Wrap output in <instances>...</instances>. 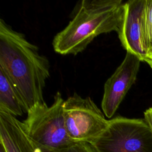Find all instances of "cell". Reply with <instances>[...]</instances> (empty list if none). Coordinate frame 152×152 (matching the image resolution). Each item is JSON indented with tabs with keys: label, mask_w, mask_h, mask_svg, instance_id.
<instances>
[{
	"label": "cell",
	"mask_w": 152,
	"mask_h": 152,
	"mask_svg": "<svg viewBox=\"0 0 152 152\" xmlns=\"http://www.w3.org/2000/svg\"><path fill=\"white\" fill-rule=\"evenodd\" d=\"M90 144L96 152H152V130L145 119L118 116Z\"/></svg>",
	"instance_id": "obj_4"
},
{
	"label": "cell",
	"mask_w": 152,
	"mask_h": 152,
	"mask_svg": "<svg viewBox=\"0 0 152 152\" xmlns=\"http://www.w3.org/2000/svg\"><path fill=\"white\" fill-rule=\"evenodd\" d=\"M0 109L14 116L27 113V108L17 90L6 74L0 69Z\"/></svg>",
	"instance_id": "obj_9"
},
{
	"label": "cell",
	"mask_w": 152,
	"mask_h": 152,
	"mask_svg": "<svg viewBox=\"0 0 152 152\" xmlns=\"http://www.w3.org/2000/svg\"><path fill=\"white\" fill-rule=\"evenodd\" d=\"M124 11L122 0H83L68 25L52 41L61 55H75L84 50L97 36L118 32Z\"/></svg>",
	"instance_id": "obj_2"
},
{
	"label": "cell",
	"mask_w": 152,
	"mask_h": 152,
	"mask_svg": "<svg viewBox=\"0 0 152 152\" xmlns=\"http://www.w3.org/2000/svg\"><path fill=\"white\" fill-rule=\"evenodd\" d=\"M41 147L44 152H96L92 145L87 142H75L61 149H49L42 146Z\"/></svg>",
	"instance_id": "obj_11"
},
{
	"label": "cell",
	"mask_w": 152,
	"mask_h": 152,
	"mask_svg": "<svg viewBox=\"0 0 152 152\" xmlns=\"http://www.w3.org/2000/svg\"><path fill=\"white\" fill-rule=\"evenodd\" d=\"M48 59L25 36L0 20V69L12 83L27 112L45 102L43 89L50 76Z\"/></svg>",
	"instance_id": "obj_1"
},
{
	"label": "cell",
	"mask_w": 152,
	"mask_h": 152,
	"mask_svg": "<svg viewBox=\"0 0 152 152\" xmlns=\"http://www.w3.org/2000/svg\"><path fill=\"white\" fill-rule=\"evenodd\" d=\"M64 115L68 137L74 142L91 143L107 128L109 120L92 99L74 93L65 100Z\"/></svg>",
	"instance_id": "obj_5"
},
{
	"label": "cell",
	"mask_w": 152,
	"mask_h": 152,
	"mask_svg": "<svg viewBox=\"0 0 152 152\" xmlns=\"http://www.w3.org/2000/svg\"><path fill=\"white\" fill-rule=\"evenodd\" d=\"M147 58H151L152 59V52L151 53H150L149 54H148Z\"/></svg>",
	"instance_id": "obj_15"
},
{
	"label": "cell",
	"mask_w": 152,
	"mask_h": 152,
	"mask_svg": "<svg viewBox=\"0 0 152 152\" xmlns=\"http://www.w3.org/2000/svg\"><path fill=\"white\" fill-rule=\"evenodd\" d=\"M141 61L138 56L126 52L121 65L105 82L101 107L107 118L113 117L135 83Z\"/></svg>",
	"instance_id": "obj_6"
},
{
	"label": "cell",
	"mask_w": 152,
	"mask_h": 152,
	"mask_svg": "<svg viewBox=\"0 0 152 152\" xmlns=\"http://www.w3.org/2000/svg\"><path fill=\"white\" fill-rule=\"evenodd\" d=\"M143 61L147 62L149 65V66L151 67V68L152 69V59L151 58H146L144 59V60Z\"/></svg>",
	"instance_id": "obj_13"
},
{
	"label": "cell",
	"mask_w": 152,
	"mask_h": 152,
	"mask_svg": "<svg viewBox=\"0 0 152 152\" xmlns=\"http://www.w3.org/2000/svg\"><path fill=\"white\" fill-rule=\"evenodd\" d=\"M0 142L7 152H44L26 132L23 122L0 109Z\"/></svg>",
	"instance_id": "obj_8"
},
{
	"label": "cell",
	"mask_w": 152,
	"mask_h": 152,
	"mask_svg": "<svg viewBox=\"0 0 152 152\" xmlns=\"http://www.w3.org/2000/svg\"><path fill=\"white\" fill-rule=\"evenodd\" d=\"M53 99L50 106L44 102L29 109L23 124L28 136L42 147L61 149L75 142L66 130L63 109L65 100L61 93L57 92Z\"/></svg>",
	"instance_id": "obj_3"
},
{
	"label": "cell",
	"mask_w": 152,
	"mask_h": 152,
	"mask_svg": "<svg viewBox=\"0 0 152 152\" xmlns=\"http://www.w3.org/2000/svg\"><path fill=\"white\" fill-rule=\"evenodd\" d=\"M144 119L152 130V107H150L144 112Z\"/></svg>",
	"instance_id": "obj_12"
},
{
	"label": "cell",
	"mask_w": 152,
	"mask_h": 152,
	"mask_svg": "<svg viewBox=\"0 0 152 152\" xmlns=\"http://www.w3.org/2000/svg\"><path fill=\"white\" fill-rule=\"evenodd\" d=\"M144 39L148 55L152 52V0H145L144 12Z\"/></svg>",
	"instance_id": "obj_10"
},
{
	"label": "cell",
	"mask_w": 152,
	"mask_h": 152,
	"mask_svg": "<svg viewBox=\"0 0 152 152\" xmlns=\"http://www.w3.org/2000/svg\"><path fill=\"white\" fill-rule=\"evenodd\" d=\"M0 152H7L2 144L0 142Z\"/></svg>",
	"instance_id": "obj_14"
},
{
	"label": "cell",
	"mask_w": 152,
	"mask_h": 152,
	"mask_svg": "<svg viewBox=\"0 0 152 152\" xmlns=\"http://www.w3.org/2000/svg\"><path fill=\"white\" fill-rule=\"evenodd\" d=\"M145 0H130L124 2L123 19L117 33L126 50L143 61L147 56L144 39V12Z\"/></svg>",
	"instance_id": "obj_7"
}]
</instances>
